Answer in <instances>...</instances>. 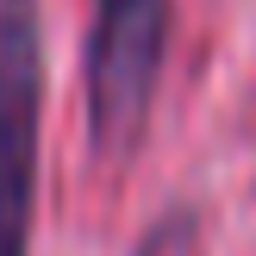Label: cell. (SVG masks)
<instances>
[{
	"instance_id": "1",
	"label": "cell",
	"mask_w": 256,
	"mask_h": 256,
	"mask_svg": "<svg viewBox=\"0 0 256 256\" xmlns=\"http://www.w3.org/2000/svg\"><path fill=\"white\" fill-rule=\"evenodd\" d=\"M175 0H94L88 25V132L100 156H125L162 82Z\"/></svg>"
},
{
	"instance_id": "2",
	"label": "cell",
	"mask_w": 256,
	"mask_h": 256,
	"mask_svg": "<svg viewBox=\"0 0 256 256\" xmlns=\"http://www.w3.org/2000/svg\"><path fill=\"white\" fill-rule=\"evenodd\" d=\"M44 144V6L0 0V256L32 250Z\"/></svg>"
},
{
	"instance_id": "3",
	"label": "cell",
	"mask_w": 256,
	"mask_h": 256,
	"mask_svg": "<svg viewBox=\"0 0 256 256\" xmlns=\"http://www.w3.org/2000/svg\"><path fill=\"white\" fill-rule=\"evenodd\" d=\"M132 256H200V212L194 206H169L144 238H138Z\"/></svg>"
}]
</instances>
